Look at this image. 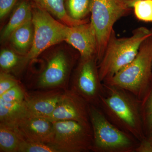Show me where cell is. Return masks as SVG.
Masks as SVG:
<instances>
[{
    "label": "cell",
    "mask_w": 152,
    "mask_h": 152,
    "mask_svg": "<svg viewBox=\"0 0 152 152\" xmlns=\"http://www.w3.org/2000/svg\"><path fill=\"white\" fill-rule=\"evenodd\" d=\"M23 141L13 129L0 124V152H18Z\"/></svg>",
    "instance_id": "obj_18"
},
{
    "label": "cell",
    "mask_w": 152,
    "mask_h": 152,
    "mask_svg": "<svg viewBox=\"0 0 152 152\" xmlns=\"http://www.w3.org/2000/svg\"><path fill=\"white\" fill-rule=\"evenodd\" d=\"M30 116L25 100L20 102H0V124L13 128L19 121Z\"/></svg>",
    "instance_id": "obj_16"
},
{
    "label": "cell",
    "mask_w": 152,
    "mask_h": 152,
    "mask_svg": "<svg viewBox=\"0 0 152 152\" xmlns=\"http://www.w3.org/2000/svg\"><path fill=\"white\" fill-rule=\"evenodd\" d=\"M18 152H59L49 144L37 142L23 141L19 148Z\"/></svg>",
    "instance_id": "obj_24"
},
{
    "label": "cell",
    "mask_w": 152,
    "mask_h": 152,
    "mask_svg": "<svg viewBox=\"0 0 152 152\" xmlns=\"http://www.w3.org/2000/svg\"><path fill=\"white\" fill-rule=\"evenodd\" d=\"M37 4L52 14L57 18L60 20L63 24L68 26H72L87 22L77 21L72 18L68 15L65 6V0H35Z\"/></svg>",
    "instance_id": "obj_17"
},
{
    "label": "cell",
    "mask_w": 152,
    "mask_h": 152,
    "mask_svg": "<svg viewBox=\"0 0 152 152\" xmlns=\"http://www.w3.org/2000/svg\"><path fill=\"white\" fill-rule=\"evenodd\" d=\"M34 26L31 48L23 56L21 69L52 46L65 41L68 26L56 20L48 11L37 5L32 7Z\"/></svg>",
    "instance_id": "obj_5"
},
{
    "label": "cell",
    "mask_w": 152,
    "mask_h": 152,
    "mask_svg": "<svg viewBox=\"0 0 152 152\" xmlns=\"http://www.w3.org/2000/svg\"><path fill=\"white\" fill-rule=\"evenodd\" d=\"M91 0H66V11L77 21L88 22L86 18L90 13Z\"/></svg>",
    "instance_id": "obj_19"
},
{
    "label": "cell",
    "mask_w": 152,
    "mask_h": 152,
    "mask_svg": "<svg viewBox=\"0 0 152 152\" xmlns=\"http://www.w3.org/2000/svg\"><path fill=\"white\" fill-rule=\"evenodd\" d=\"M152 35V30L144 27L136 28L130 37H117L112 31L102 60L98 64L102 83L112 77L135 58L142 44Z\"/></svg>",
    "instance_id": "obj_3"
},
{
    "label": "cell",
    "mask_w": 152,
    "mask_h": 152,
    "mask_svg": "<svg viewBox=\"0 0 152 152\" xmlns=\"http://www.w3.org/2000/svg\"><path fill=\"white\" fill-rule=\"evenodd\" d=\"M72 63L64 52L60 51L49 58L45 69L38 79L37 87L42 89H69Z\"/></svg>",
    "instance_id": "obj_9"
},
{
    "label": "cell",
    "mask_w": 152,
    "mask_h": 152,
    "mask_svg": "<svg viewBox=\"0 0 152 152\" xmlns=\"http://www.w3.org/2000/svg\"><path fill=\"white\" fill-rule=\"evenodd\" d=\"M45 118L51 122L74 121L90 124L89 104L71 89L65 90L54 111Z\"/></svg>",
    "instance_id": "obj_10"
},
{
    "label": "cell",
    "mask_w": 152,
    "mask_h": 152,
    "mask_svg": "<svg viewBox=\"0 0 152 152\" xmlns=\"http://www.w3.org/2000/svg\"><path fill=\"white\" fill-rule=\"evenodd\" d=\"M70 89L89 104L99 107L100 98L104 93V87L100 78L96 56L80 58Z\"/></svg>",
    "instance_id": "obj_8"
},
{
    "label": "cell",
    "mask_w": 152,
    "mask_h": 152,
    "mask_svg": "<svg viewBox=\"0 0 152 152\" xmlns=\"http://www.w3.org/2000/svg\"><path fill=\"white\" fill-rule=\"evenodd\" d=\"M32 7L26 0L21 1L16 7L9 20L8 23L3 29L1 34L2 42L10 39L12 33L26 22L32 20Z\"/></svg>",
    "instance_id": "obj_15"
},
{
    "label": "cell",
    "mask_w": 152,
    "mask_h": 152,
    "mask_svg": "<svg viewBox=\"0 0 152 152\" xmlns=\"http://www.w3.org/2000/svg\"><path fill=\"white\" fill-rule=\"evenodd\" d=\"M18 0H0V18L4 19L10 13Z\"/></svg>",
    "instance_id": "obj_26"
},
{
    "label": "cell",
    "mask_w": 152,
    "mask_h": 152,
    "mask_svg": "<svg viewBox=\"0 0 152 152\" xmlns=\"http://www.w3.org/2000/svg\"><path fill=\"white\" fill-rule=\"evenodd\" d=\"M132 8L137 19L144 22H152V0H137Z\"/></svg>",
    "instance_id": "obj_22"
},
{
    "label": "cell",
    "mask_w": 152,
    "mask_h": 152,
    "mask_svg": "<svg viewBox=\"0 0 152 152\" xmlns=\"http://www.w3.org/2000/svg\"><path fill=\"white\" fill-rule=\"evenodd\" d=\"M99 107L111 122L139 142L146 137L141 111V101L119 87L104 84Z\"/></svg>",
    "instance_id": "obj_1"
},
{
    "label": "cell",
    "mask_w": 152,
    "mask_h": 152,
    "mask_svg": "<svg viewBox=\"0 0 152 152\" xmlns=\"http://www.w3.org/2000/svg\"><path fill=\"white\" fill-rule=\"evenodd\" d=\"M103 83L124 89L142 100L152 86V35L143 42L130 64Z\"/></svg>",
    "instance_id": "obj_2"
},
{
    "label": "cell",
    "mask_w": 152,
    "mask_h": 152,
    "mask_svg": "<svg viewBox=\"0 0 152 152\" xmlns=\"http://www.w3.org/2000/svg\"><path fill=\"white\" fill-rule=\"evenodd\" d=\"M148 136L151 137V138H152V133H151V134H150Z\"/></svg>",
    "instance_id": "obj_29"
},
{
    "label": "cell",
    "mask_w": 152,
    "mask_h": 152,
    "mask_svg": "<svg viewBox=\"0 0 152 152\" xmlns=\"http://www.w3.org/2000/svg\"><path fill=\"white\" fill-rule=\"evenodd\" d=\"M65 90L46 89L27 93L25 102L31 116L46 118L54 111Z\"/></svg>",
    "instance_id": "obj_13"
},
{
    "label": "cell",
    "mask_w": 152,
    "mask_h": 152,
    "mask_svg": "<svg viewBox=\"0 0 152 152\" xmlns=\"http://www.w3.org/2000/svg\"><path fill=\"white\" fill-rule=\"evenodd\" d=\"M135 152H152V138L147 136L140 142Z\"/></svg>",
    "instance_id": "obj_27"
},
{
    "label": "cell",
    "mask_w": 152,
    "mask_h": 152,
    "mask_svg": "<svg viewBox=\"0 0 152 152\" xmlns=\"http://www.w3.org/2000/svg\"><path fill=\"white\" fill-rule=\"evenodd\" d=\"M52 122L53 132L49 144L59 152L92 151L93 135L91 124L74 121Z\"/></svg>",
    "instance_id": "obj_7"
},
{
    "label": "cell",
    "mask_w": 152,
    "mask_h": 152,
    "mask_svg": "<svg viewBox=\"0 0 152 152\" xmlns=\"http://www.w3.org/2000/svg\"><path fill=\"white\" fill-rule=\"evenodd\" d=\"M141 111L145 134L147 137L152 133V86L141 100Z\"/></svg>",
    "instance_id": "obj_21"
},
{
    "label": "cell",
    "mask_w": 152,
    "mask_h": 152,
    "mask_svg": "<svg viewBox=\"0 0 152 152\" xmlns=\"http://www.w3.org/2000/svg\"><path fill=\"white\" fill-rule=\"evenodd\" d=\"M27 93L20 84L0 95V102L6 103L23 102L25 100Z\"/></svg>",
    "instance_id": "obj_23"
},
{
    "label": "cell",
    "mask_w": 152,
    "mask_h": 152,
    "mask_svg": "<svg viewBox=\"0 0 152 152\" xmlns=\"http://www.w3.org/2000/svg\"><path fill=\"white\" fill-rule=\"evenodd\" d=\"M151 30H152V29Z\"/></svg>",
    "instance_id": "obj_30"
},
{
    "label": "cell",
    "mask_w": 152,
    "mask_h": 152,
    "mask_svg": "<svg viewBox=\"0 0 152 152\" xmlns=\"http://www.w3.org/2000/svg\"><path fill=\"white\" fill-rule=\"evenodd\" d=\"M18 80L9 73L1 71L0 73V95L3 94L13 87L20 84Z\"/></svg>",
    "instance_id": "obj_25"
},
{
    "label": "cell",
    "mask_w": 152,
    "mask_h": 152,
    "mask_svg": "<svg viewBox=\"0 0 152 152\" xmlns=\"http://www.w3.org/2000/svg\"><path fill=\"white\" fill-rule=\"evenodd\" d=\"M15 50L10 49H3L0 53L1 71L9 73L20 67L21 69L23 57Z\"/></svg>",
    "instance_id": "obj_20"
},
{
    "label": "cell",
    "mask_w": 152,
    "mask_h": 152,
    "mask_svg": "<svg viewBox=\"0 0 152 152\" xmlns=\"http://www.w3.org/2000/svg\"><path fill=\"white\" fill-rule=\"evenodd\" d=\"M34 37V26L31 20L15 30L10 39L14 50L20 55L25 56L31 48Z\"/></svg>",
    "instance_id": "obj_14"
},
{
    "label": "cell",
    "mask_w": 152,
    "mask_h": 152,
    "mask_svg": "<svg viewBox=\"0 0 152 152\" xmlns=\"http://www.w3.org/2000/svg\"><path fill=\"white\" fill-rule=\"evenodd\" d=\"M121 0H91V23L96 33L98 65L103 56L114 25L131 10Z\"/></svg>",
    "instance_id": "obj_6"
},
{
    "label": "cell",
    "mask_w": 152,
    "mask_h": 152,
    "mask_svg": "<svg viewBox=\"0 0 152 152\" xmlns=\"http://www.w3.org/2000/svg\"><path fill=\"white\" fill-rule=\"evenodd\" d=\"M93 131L92 151L135 152L140 142L111 122L99 107L89 104Z\"/></svg>",
    "instance_id": "obj_4"
},
{
    "label": "cell",
    "mask_w": 152,
    "mask_h": 152,
    "mask_svg": "<svg viewBox=\"0 0 152 152\" xmlns=\"http://www.w3.org/2000/svg\"><path fill=\"white\" fill-rule=\"evenodd\" d=\"M65 41L78 51L80 58L96 56V37L91 22L68 26Z\"/></svg>",
    "instance_id": "obj_12"
},
{
    "label": "cell",
    "mask_w": 152,
    "mask_h": 152,
    "mask_svg": "<svg viewBox=\"0 0 152 152\" xmlns=\"http://www.w3.org/2000/svg\"><path fill=\"white\" fill-rule=\"evenodd\" d=\"M13 129L24 141L49 144L53 132V124L42 117L30 116L19 121Z\"/></svg>",
    "instance_id": "obj_11"
},
{
    "label": "cell",
    "mask_w": 152,
    "mask_h": 152,
    "mask_svg": "<svg viewBox=\"0 0 152 152\" xmlns=\"http://www.w3.org/2000/svg\"><path fill=\"white\" fill-rule=\"evenodd\" d=\"M129 7L132 8L134 3L137 0H121Z\"/></svg>",
    "instance_id": "obj_28"
}]
</instances>
